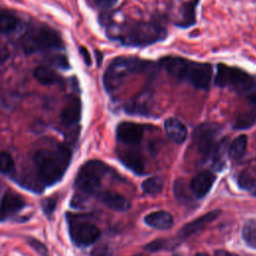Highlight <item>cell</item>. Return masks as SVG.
Segmentation results:
<instances>
[{
    "label": "cell",
    "mask_w": 256,
    "mask_h": 256,
    "mask_svg": "<svg viewBox=\"0 0 256 256\" xmlns=\"http://www.w3.org/2000/svg\"><path fill=\"white\" fill-rule=\"evenodd\" d=\"M21 47L24 53L33 54L63 47L61 36L54 29L47 26H39L29 29L21 39Z\"/></svg>",
    "instance_id": "5"
},
{
    "label": "cell",
    "mask_w": 256,
    "mask_h": 256,
    "mask_svg": "<svg viewBox=\"0 0 256 256\" xmlns=\"http://www.w3.org/2000/svg\"><path fill=\"white\" fill-rule=\"evenodd\" d=\"M79 52H80V54L82 55L83 60H84V62L86 63V65H88V66L91 65V56H90L88 50H87L85 47H80V48H79Z\"/></svg>",
    "instance_id": "33"
},
{
    "label": "cell",
    "mask_w": 256,
    "mask_h": 256,
    "mask_svg": "<svg viewBox=\"0 0 256 256\" xmlns=\"http://www.w3.org/2000/svg\"><path fill=\"white\" fill-rule=\"evenodd\" d=\"M165 132L168 137L175 143L181 144L186 140L187 130L186 127L176 118H168L164 122Z\"/></svg>",
    "instance_id": "17"
},
{
    "label": "cell",
    "mask_w": 256,
    "mask_h": 256,
    "mask_svg": "<svg viewBox=\"0 0 256 256\" xmlns=\"http://www.w3.org/2000/svg\"><path fill=\"white\" fill-rule=\"evenodd\" d=\"M108 255H109V248L107 245L97 246L92 251V256H108Z\"/></svg>",
    "instance_id": "31"
},
{
    "label": "cell",
    "mask_w": 256,
    "mask_h": 256,
    "mask_svg": "<svg viewBox=\"0 0 256 256\" xmlns=\"http://www.w3.org/2000/svg\"><path fill=\"white\" fill-rule=\"evenodd\" d=\"M165 245H166V240L157 239V240H154V241L148 243L145 246V249L149 250L151 252H156V251H159V250L163 249L165 247Z\"/></svg>",
    "instance_id": "29"
},
{
    "label": "cell",
    "mask_w": 256,
    "mask_h": 256,
    "mask_svg": "<svg viewBox=\"0 0 256 256\" xmlns=\"http://www.w3.org/2000/svg\"><path fill=\"white\" fill-rule=\"evenodd\" d=\"M25 207L24 198L11 190H8L3 195L0 201V219L5 220Z\"/></svg>",
    "instance_id": "10"
},
{
    "label": "cell",
    "mask_w": 256,
    "mask_h": 256,
    "mask_svg": "<svg viewBox=\"0 0 256 256\" xmlns=\"http://www.w3.org/2000/svg\"><path fill=\"white\" fill-rule=\"evenodd\" d=\"M220 213H221L220 210H213V211H210V212L206 213L205 215H202V216L198 217L197 219L185 224L178 232L179 237L187 238V237L199 232L204 227H206L209 223L214 221L220 215Z\"/></svg>",
    "instance_id": "12"
},
{
    "label": "cell",
    "mask_w": 256,
    "mask_h": 256,
    "mask_svg": "<svg viewBox=\"0 0 256 256\" xmlns=\"http://www.w3.org/2000/svg\"><path fill=\"white\" fill-rule=\"evenodd\" d=\"M90 1L96 8H99L105 12L110 8H112L118 2V0H90Z\"/></svg>",
    "instance_id": "28"
},
{
    "label": "cell",
    "mask_w": 256,
    "mask_h": 256,
    "mask_svg": "<svg viewBox=\"0 0 256 256\" xmlns=\"http://www.w3.org/2000/svg\"><path fill=\"white\" fill-rule=\"evenodd\" d=\"M215 84L247 97L250 101H256V79L247 72L227 66L223 63L217 64Z\"/></svg>",
    "instance_id": "4"
},
{
    "label": "cell",
    "mask_w": 256,
    "mask_h": 256,
    "mask_svg": "<svg viewBox=\"0 0 256 256\" xmlns=\"http://www.w3.org/2000/svg\"><path fill=\"white\" fill-rule=\"evenodd\" d=\"M19 26V19L9 13V12H1L0 13V33L9 34L15 31Z\"/></svg>",
    "instance_id": "22"
},
{
    "label": "cell",
    "mask_w": 256,
    "mask_h": 256,
    "mask_svg": "<svg viewBox=\"0 0 256 256\" xmlns=\"http://www.w3.org/2000/svg\"><path fill=\"white\" fill-rule=\"evenodd\" d=\"M215 255L216 256H238L236 254H233V253H230V252H227V251H223V250L216 251Z\"/></svg>",
    "instance_id": "34"
},
{
    "label": "cell",
    "mask_w": 256,
    "mask_h": 256,
    "mask_svg": "<svg viewBox=\"0 0 256 256\" xmlns=\"http://www.w3.org/2000/svg\"><path fill=\"white\" fill-rule=\"evenodd\" d=\"M152 62L134 56H119L114 58L103 74V85L107 92L118 89L124 80L133 74L147 73L153 68Z\"/></svg>",
    "instance_id": "3"
},
{
    "label": "cell",
    "mask_w": 256,
    "mask_h": 256,
    "mask_svg": "<svg viewBox=\"0 0 256 256\" xmlns=\"http://www.w3.org/2000/svg\"><path fill=\"white\" fill-rule=\"evenodd\" d=\"M72 241L78 246H88L96 242L100 236V229L88 222L75 223L70 226Z\"/></svg>",
    "instance_id": "9"
},
{
    "label": "cell",
    "mask_w": 256,
    "mask_h": 256,
    "mask_svg": "<svg viewBox=\"0 0 256 256\" xmlns=\"http://www.w3.org/2000/svg\"><path fill=\"white\" fill-rule=\"evenodd\" d=\"M98 199L114 211L124 212L130 208V202L124 196L113 191H104L99 193Z\"/></svg>",
    "instance_id": "15"
},
{
    "label": "cell",
    "mask_w": 256,
    "mask_h": 256,
    "mask_svg": "<svg viewBox=\"0 0 256 256\" xmlns=\"http://www.w3.org/2000/svg\"><path fill=\"white\" fill-rule=\"evenodd\" d=\"M256 122V102L251 104V107L242 111L236 117L234 127L237 129H246L254 125Z\"/></svg>",
    "instance_id": "21"
},
{
    "label": "cell",
    "mask_w": 256,
    "mask_h": 256,
    "mask_svg": "<svg viewBox=\"0 0 256 256\" xmlns=\"http://www.w3.org/2000/svg\"><path fill=\"white\" fill-rule=\"evenodd\" d=\"M174 256H180V255H174Z\"/></svg>",
    "instance_id": "36"
},
{
    "label": "cell",
    "mask_w": 256,
    "mask_h": 256,
    "mask_svg": "<svg viewBox=\"0 0 256 256\" xmlns=\"http://www.w3.org/2000/svg\"><path fill=\"white\" fill-rule=\"evenodd\" d=\"M9 56H10V53H9L8 48L6 46L0 45V64L7 61Z\"/></svg>",
    "instance_id": "32"
},
{
    "label": "cell",
    "mask_w": 256,
    "mask_h": 256,
    "mask_svg": "<svg viewBox=\"0 0 256 256\" xmlns=\"http://www.w3.org/2000/svg\"><path fill=\"white\" fill-rule=\"evenodd\" d=\"M34 78L42 85H53L61 81V77L50 67L40 65L33 71Z\"/></svg>",
    "instance_id": "20"
},
{
    "label": "cell",
    "mask_w": 256,
    "mask_h": 256,
    "mask_svg": "<svg viewBox=\"0 0 256 256\" xmlns=\"http://www.w3.org/2000/svg\"><path fill=\"white\" fill-rule=\"evenodd\" d=\"M28 243L41 256H49L47 247L42 242H40L39 240H37L35 238H28Z\"/></svg>",
    "instance_id": "27"
},
{
    "label": "cell",
    "mask_w": 256,
    "mask_h": 256,
    "mask_svg": "<svg viewBox=\"0 0 256 256\" xmlns=\"http://www.w3.org/2000/svg\"><path fill=\"white\" fill-rule=\"evenodd\" d=\"M81 117V101L78 97H69L64 105L60 119L61 123L65 126H70L79 121Z\"/></svg>",
    "instance_id": "14"
},
{
    "label": "cell",
    "mask_w": 256,
    "mask_h": 256,
    "mask_svg": "<svg viewBox=\"0 0 256 256\" xmlns=\"http://www.w3.org/2000/svg\"><path fill=\"white\" fill-rule=\"evenodd\" d=\"M144 221L148 226L156 229H168L173 225V218L166 211L151 212L145 216Z\"/></svg>",
    "instance_id": "18"
},
{
    "label": "cell",
    "mask_w": 256,
    "mask_h": 256,
    "mask_svg": "<svg viewBox=\"0 0 256 256\" xmlns=\"http://www.w3.org/2000/svg\"><path fill=\"white\" fill-rule=\"evenodd\" d=\"M117 139L127 145L140 143L143 137V127L133 122H121L116 129Z\"/></svg>",
    "instance_id": "11"
},
{
    "label": "cell",
    "mask_w": 256,
    "mask_h": 256,
    "mask_svg": "<svg viewBox=\"0 0 256 256\" xmlns=\"http://www.w3.org/2000/svg\"><path fill=\"white\" fill-rule=\"evenodd\" d=\"M122 163L136 174H143L144 162L141 155L135 151H125L119 154Z\"/></svg>",
    "instance_id": "19"
},
{
    "label": "cell",
    "mask_w": 256,
    "mask_h": 256,
    "mask_svg": "<svg viewBox=\"0 0 256 256\" xmlns=\"http://www.w3.org/2000/svg\"><path fill=\"white\" fill-rule=\"evenodd\" d=\"M185 80L195 88L206 89L212 80V66L209 63L194 62L189 60Z\"/></svg>",
    "instance_id": "8"
},
{
    "label": "cell",
    "mask_w": 256,
    "mask_h": 256,
    "mask_svg": "<svg viewBox=\"0 0 256 256\" xmlns=\"http://www.w3.org/2000/svg\"><path fill=\"white\" fill-rule=\"evenodd\" d=\"M163 188V179L158 176L150 177L142 182V189L146 194L156 195L161 192Z\"/></svg>",
    "instance_id": "24"
},
{
    "label": "cell",
    "mask_w": 256,
    "mask_h": 256,
    "mask_svg": "<svg viewBox=\"0 0 256 256\" xmlns=\"http://www.w3.org/2000/svg\"><path fill=\"white\" fill-rule=\"evenodd\" d=\"M199 0H184L180 6V19L175 25L181 28H187L192 26L196 21V6Z\"/></svg>",
    "instance_id": "16"
},
{
    "label": "cell",
    "mask_w": 256,
    "mask_h": 256,
    "mask_svg": "<svg viewBox=\"0 0 256 256\" xmlns=\"http://www.w3.org/2000/svg\"><path fill=\"white\" fill-rule=\"evenodd\" d=\"M108 167L99 160H90L86 162L79 170L75 186L84 193H93L100 186L102 177L106 174Z\"/></svg>",
    "instance_id": "6"
},
{
    "label": "cell",
    "mask_w": 256,
    "mask_h": 256,
    "mask_svg": "<svg viewBox=\"0 0 256 256\" xmlns=\"http://www.w3.org/2000/svg\"><path fill=\"white\" fill-rule=\"evenodd\" d=\"M56 207V199L55 198H48L43 201L42 208L46 214L53 213L54 209Z\"/></svg>",
    "instance_id": "30"
},
{
    "label": "cell",
    "mask_w": 256,
    "mask_h": 256,
    "mask_svg": "<svg viewBox=\"0 0 256 256\" xmlns=\"http://www.w3.org/2000/svg\"><path fill=\"white\" fill-rule=\"evenodd\" d=\"M242 237L247 245L256 248V220H249L242 230Z\"/></svg>",
    "instance_id": "25"
},
{
    "label": "cell",
    "mask_w": 256,
    "mask_h": 256,
    "mask_svg": "<svg viewBox=\"0 0 256 256\" xmlns=\"http://www.w3.org/2000/svg\"><path fill=\"white\" fill-rule=\"evenodd\" d=\"M34 164L40 180L53 185L61 180L71 161V151L64 144L40 148L34 154Z\"/></svg>",
    "instance_id": "2"
},
{
    "label": "cell",
    "mask_w": 256,
    "mask_h": 256,
    "mask_svg": "<svg viewBox=\"0 0 256 256\" xmlns=\"http://www.w3.org/2000/svg\"><path fill=\"white\" fill-rule=\"evenodd\" d=\"M194 140L198 152L204 157L215 155L218 149L217 130L214 125L203 124L194 133Z\"/></svg>",
    "instance_id": "7"
},
{
    "label": "cell",
    "mask_w": 256,
    "mask_h": 256,
    "mask_svg": "<svg viewBox=\"0 0 256 256\" xmlns=\"http://www.w3.org/2000/svg\"><path fill=\"white\" fill-rule=\"evenodd\" d=\"M216 176L210 171L198 173L190 182V189L197 198L204 197L211 189Z\"/></svg>",
    "instance_id": "13"
},
{
    "label": "cell",
    "mask_w": 256,
    "mask_h": 256,
    "mask_svg": "<svg viewBox=\"0 0 256 256\" xmlns=\"http://www.w3.org/2000/svg\"><path fill=\"white\" fill-rule=\"evenodd\" d=\"M195 256H209V255L206 254V253H198V254H196Z\"/></svg>",
    "instance_id": "35"
},
{
    "label": "cell",
    "mask_w": 256,
    "mask_h": 256,
    "mask_svg": "<svg viewBox=\"0 0 256 256\" xmlns=\"http://www.w3.org/2000/svg\"><path fill=\"white\" fill-rule=\"evenodd\" d=\"M14 169V160L12 156L5 151L0 152V172L8 174Z\"/></svg>",
    "instance_id": "26"
},
{
    "label": "cell",
    "mask_w": 256,
    "mask_h": 256,
    "mask_svg": "<svg viewBox=\"0 0 256 256\" xmlns=\"http://www.w3.org/2000/svg\"><path fill=\"white\" fill-rule=\"evenodd\" d=\"M247 148V136L242 134L239 135L234 139V141L231 143L229 147V155L235 159L238 160L242 158Z\"/></svg>",
    "instance_id": "23"
},
{
    "label": "cell",
    "mask_w": 256,
    "mask_h": 256,
    "mask_svg": "<svg viewBox=\"0 0 256 256\" xmlns=\"http://www.w3.org/2000/svg\"><path fill=\"white\" fill-rule=\"evenodd\" d=\"M110 39L125 46L145 47L162 41L167 35L165 26L157 20H127L124 22H110L107 27Z\"/></svg>",
    "instance_id": "1"
}]
</instances>
